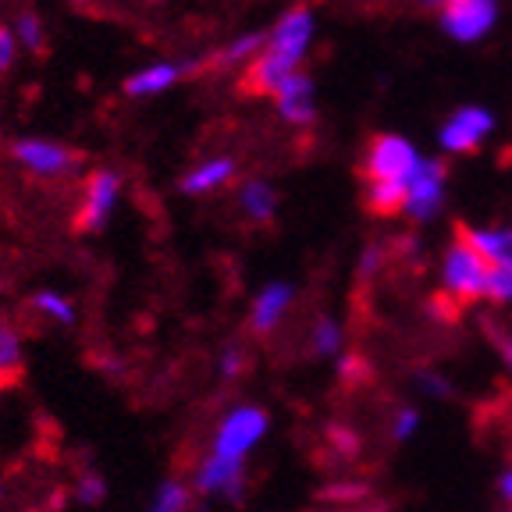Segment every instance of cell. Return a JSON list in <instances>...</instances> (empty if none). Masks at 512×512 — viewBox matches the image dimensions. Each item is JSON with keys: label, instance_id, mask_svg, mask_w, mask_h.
<instances>
[{"label": "cell", "instance_id": "44dd1931", "mask_svg": "<svg viewBox=\"0 0 512 512\" xmlns=\"http://www.w3.org/2000/svg\"><path fill=\"white\" fill-rule=\"evenodd\" d=\"M189 505H192V488L182 484L178 477H168L157 484L146 512H189Z\"/></svg>", "mask_w": 512, "mask_h": 512}, {"label": "cell", "instance_id": "1f68e13d", "mask_svg": "<svg viewBox=\"0 0 512 512\" xmlns=\"http://www.w3.org/2000/svg\"><path fill=\"white\" fill-rule=\"evenodd\" d=\"M502 360H505V367H509V374H512V335L505 338V345H502Z\"/></svg>", "mask_w": 512, "mask_h": 512}, {"label": "cell", "instance_id": "5bb4252c", "mask_svg": "<svg viewBox=\"0 0 512 512\" xmlns=\"http://www.w3.org/2000/svg\"><path fill=\"white\" fill-rule=\"evenodd\" d=\"M466 242L491 264V271H512V224H466Z\"/></svg>", "mask_w": 512, "mask_h": 512}, {"label": "cell", "instance_id": "5b68a950", "mask_svg": "<svg viewBox=\"0 0 512 512\" xmlns=\"http://www.w3.org/2000/svg\"><path fill=\"white\" fill-rule=\"evenodd\" d=\"M317 36V15L306 4H292L288 11H281L278 22L267 29V54H274L278 61H285L288 68L303 72V61L313 47Z\"/></svg>", "mask_w": 512, "mask_h": 512}, {"label": "cell", "instance_id": "4dcf8cb0", "mask_svg": "<svg viewBox=\"0 0 512 512\" xmlns=\"http://www.w3.org/2000/svg\"><path fill=\"white\" fill-rule=\"evenodd\" d=\"M498 498L512 509V466H505V470L498 473Z\"/></svg>", "mask_w": 512, "mask_h": 512}, {"label": "cell", "instance_id": "8992f818", "mask_svg": "<svg viewBox=\"0 0 512 512\" xmlns=\"http://www.w3.org/2000/svg\"><path fill=\"white\" fill-rule=\"evenodd\" d=\"M448 200V164L441 157H424L413 182L406 185V200H402V217L413 224H431L445 210Z\"/></svg>", "mask_w": 512, "mask_h": 512}, {"label": "cell", "instance_id": "7a4b0ae2", "mask_svg": "<svg viewBox=\"0 0 512 512\" xmlns=\"http://www.w3.org/2000/svg\"><path fill=\"white\" fill-rule=\"evenodd\" d=\"M488 281H491V264L463 235H456L438 260V288L448 299L477 303V299H488Z\"/></svg>", "mask_w": 512, "mask_h": 512}, {"label": "cell", "instance_id": "ac0fdd59", "mask_svg": "<svg viewBox=\"0 0 512 512\" xmlns=\"http://www.w3.org/2000/svg\"><path fill=\"white\" fill-rule=\"evenodd\" d=\"M310 352L317 360H342L345 356V324L331 313H320L310 324Z\"/></svg>", "mask_w": 512, "mask_h": 512}, {"label": "cell", "instance_id": "484cf974", "mask_svg": "<svg viewBox=\"0 0 512 512\" xmlns=\"http://www.w3.org/2000/svg\"><path fill=\"white\" fill-rule=\"evenodd\" d=\"M15 25H18V40L25 43V50H29V54H36V57L47 54V32H43L40 18L32 15V11H22Z\"/></svg>", "mask_w": 512, "mask_h": 512}, {"label": "cell", "instance_id": "83f0119b", "mask_svg": "<svg viewBox=\"0 0 512 512\" xmlns=\"http://www.w3.org/2000/svg\"><path fill=\"white\" fill-rule=\"evenodd\" d=\"M249 367V356H246V345L242 342H228L221 349V356H217V374L224 377V381H235V377H242V370Z\"/></svg>", "mask_w": 512, "mask_h": 512}, {"label": "cell", "instance_id": "ba28073f", "mask_svg": "<svg viewBox=\"0 0 512 512\" xmlns=\"http://www.w3.org/2000/svg\"><path fill=\"white\" fill-rule=\"evenodd\" d=\"M118 192H121V175L111 168H100L86 178V200L82 210L75 214V232L82 235H100L111 221L114 207H118Z\"/></svg>", "mask_w": 512, "mask_h": 512}, {"label": "cell", "instance_id": "f546056e", "mask_svg": "<svg viewBox=\"0 0 512 512\" xmlns=\"http://www.w3.org/2000/svg\"><path fill=\"white\" fill-rule=\"evenodd\" d=\"M11 61H15V36H11L8 25H0V75L8 72Z\"/></svg>", "mask_w": 512, "mask_h": 512}, {"label": "cell", "instance_id": "9a60e30c", "mask_svg": "<svg viewBox=\"0 0 512 512\" xmlns=\"http://www.w3.org/2000/svg\"><path fill=\"white\" fill-rule=\"evenodd\" d=\"M235 171H239L235 157H210V160H203V164H196V168L185 171V175L178 178V189H182L185 196H210V192L232 185Z\"/></svg>", "mask_w": 512, "mask_h": 512}, {"label": "cell", "instance_id": "836d02e7", "mask_svg": "<svg viewBox=\"0 0 512 512\" xmlns=\"http://www.w3.org/2000/svg\"><path fill=\"white\" fill-rule=\"evenodd\" d=\"M502 512H512V509H502Z\"/></svg>", "mask_w": 512, "mask_h": 512}, {"label": "cell", "instance_id": "d6986e66", "mask_svg": "<svg viewBox=\"0 0 512 512\" xmlns=\"http://www.w3.org/2000/svg\"><path fill=\"white\" fill-rule=\"evenodd\" d=\"M264 50H267V32H239L235 40H228L210 57V64H217V68H249Z\"/></svg>", "mask_w": 512, "mask_h": 512}, {"label": "cell", "instance_id": "9c48e42d", "mask_svg": "<svg viewBox=\"0 0 512 512\" xmlns=\"http://www.w3.org/2000/svg\"><path fill=\"white\" fill-rule=\"evenodd\" d=\"M246 463H235V459H221L214 452L203 456V463L196 466V477H192V491L203 498H224V502L239 505L246 498Z\"/></svg>", "mask_w": 512, "mask_h": 512}, {"label": "cell", "instance_id": "277c9868", "mask_svg": "<svg viewBox=\"0 0 512 512\" xmlns=\"http://www.w3.org/2000/svg\"><path fill=\"white\" fill-rule=\"evenodd\" d=\"M498 118L491 107L484 104H463L448 114L438 125V150L445 157H466V153H477L480 146L495 136Z\"/></svg>", "mask_w": 512, "mask_h": 512}, {"label": "cell", "instance_id": "4316f807", "mask_svg": "<svg viewBox=\"0 0 512 512\" xmlns=\"http://www.w3.org/2000/svg\"><path fill=\"white\" fill-rule=\"evenodd\" d=\"M75 498H79L86 509H96V505H104L107 498V480L100 477L96 470H86L79 473V480H75Z\"/></svg>", "mask_w": 512, "mask_h": 512}, {"label": "cell", "instance_id": "7c38bea8", "mask_svg": "<svg viewBox=\"0 0 512 512\" xmlns=\"http://www.w3.org/2000/svg\"><path fill=\"white\" fill-rule=\"evenodd\" d=\"M292 303H296V285H292V281H281V278L267 281L253 296V306H249V328H253L256 335L278 331L281 320L292 310Z\"/></svg>", "mask_w": 512, "mask_h": 512}, {"label": "cell", "instance_id": "3957f363", "mask_svg": "<svg viewBox=\"0 0 512 512\" xmlns=\"http://www.w3.org/2000/svg\"><path fill=\"white\" fill-rule=\"evenodd\" d=\"M420 164H424V153L416 150L413 139L399 136V132H381L363 150V178L367 182L409 185Z\"/></svg>", "mask_w": 512, "mask_h": 512}, {"label": "cell", "instance_id": "52a82bcc", "mask_svg": "<svg viewBox=\"0 0 512 512\" xmlns=\"http://www.w3.org/2000/svg\"><path fill=\"white\" fill-rule=\"evenodd\" d=\"M502 18V0H452L445 11H438V25L452 43H480L495 32Z\"/></svg>", "mask_w": 512, "mask_h": 512}, {"label": "cell", "instance_id": "8fae6325", "mask_svg": "<svg viewBox=\"0 0 512 512\" xmlns=\"http://www.w3.org/2000/svg\"><path fill=\"white\" fill-rule=\"evenodd\" d=\"M274 111H278V118L292 128H310L313 121H317V82H313V75L306 72V68L296 72L285 86L278 89V96H274Z\"/></svg>", "mask_w": 512, "mask_h": 512}, {"label": "cell", "instance_id": "6da1fadb", "mask_svg": "<svg viewBox=\"0 0 512 512\" xmlns=\"http://www.w3.org/2000/svg\"><path fill=\"white\" fill-rule=\"evenodd\" d=\"M267 431H271V416H267L264 406H256V402H235V406L224 409V416L217 420L214 434H210V452L221 459L246 463L256 448L264 445Z\"/></svg>", "mask_w": 512, "mask_h": 512}, {"label": "cell", "instance_id": "e575fe53", "mask_svg": "<svg viewBox=\"0 0 512 512\" xmlns=\"http://www.w3.org/2000/svg\"><path fill=\"white\" fill-rule=\"evenodd\" d=\"M0 495H4V491H0Z\"/></svg>", "mask_w": 512, "mask_h": 512}, {"label": "cell", "instance_id": "7402d4cb", "mask_svg": "<svg viewBox=\"0 0 512 512\" xmlns=\"http://www.w3.org/2000/svg\"><path fill=\"white\" fill-rule=\"evenodd\" d=\"M29 306L36 313H43V317L57 320V324H64V328H72L75 324V303L68 296H61V292H54V288H40V292H32L29 296Z\"/></svg>", "mask_w": 512, "mask_h": 512}, {"label": "cell", "instance_id": "30bf717a", "mask_svg": "<svg viewBox=\"0 0 512 512\" xmlns=\"http://www.w3.org/2000/svg\"><path fill=\"white\" fill-rule=\"evenodd\" d=\"M11 157H15L25 171L43 175V178L64 175V171H72L75 164H79V153L61 143H47V139H15V143H11Z\"/></svg>", "mask_w": 512, "mask_h": 512}, {"label": "cell", "instance_id": "e0dca14e", "mask_svg": "<svg viewBox=\"0 0 512 512\" xmlns=\"http://www.w3.org/2000/svg\"><path fill=\"white\" fill-rule=\"evenodd\" d=\"M239 210L249 224H271L278 217V189L267 178H249L239 189Z\"/></svg>", "mask_w": 512, "mask_h": 512}, {"label": "cell", "instance_id": "2e32d148", "mask_svg": "<svg viewBox=\"0 0 512 512\" xmlns=\"http://www.w3.org/2000/svg\"><path fill=\"white\" fill-rule=\"evenodd\" d=\"M296 75V68H288L285 61H278L274 54H260L253 64L246 68V75H242V93H253V96H278V89L285 86L288 79Z\"/></svg>", "mask_w": 512, "mask_h": 512}, {"label": "cell", "instance_id": "f1b7e54d", "mask_svg": "<svg viewBox=\"0 0 512 512\" xmlns=\"http://www.w3.org/2000/svg\"><path fill=\"white\" fill-rule=\"evenodd\" d=\"M381 264H384V253H381V246H367L360 253V264H356V274H360V281H370L377 271H381Z\"/></svg>", "mask_w": 512, "mask_h": 512}, {"label": "cell", "instance_id": "cb8c5ba5", "mask_svg": "<svg viewBox=\"0 0 512 512\" xmlns=\"http://www.w3.org/2000/svg\"><path fill=\"white\" fill-rule=\"evenodd\" d=\"M413 388H416V395H424L427 402H445V399H452V395H456V381H452V377H448L445 370H438V367L416 370Z\"/></svg>", "mask_w": 512, "mask_h": 512}, {"label": "cell", "instance_id": "d6a6232c", "mask_svg": "<svg viewBox=\"0 0 512 512\" xmlns=\"http://www.w3.org/2000/svg\"><path fill=\"white\" fill-rule=\"evenodd\" d=\"M420 4H424V8H434V11H445L452 0H420Z\"/></svg>", "mask_w": 512, "mask_h": 512}, {"label": "cell", "instance_id": "4fadbf2b", "mask_svg": "<svg viewBox=\"0 0 512 512\" xmlns=\"http://www.w3.org/2000/svg\"><path fill=\"white\" fill-rule=\"evenodd\" d=\"M200 68H203L200 61H157V64H146L143 72L128 75V79H125V93L136 96V100H143V96H160V93H168L171 86H178L185 75L200 72Z\"/></svg>", "mask_w": 512, "mask_h": 512}, {"label": "cell", "instance_id": "ffe728a7", "mask_svg": "<svg viewBox=\"0 0 512 512\" xmlns=\"http://www.w3.org/2000/svg\"><path fill=\"white\" fill-rule=\"evenodd\" d=\"M22 338L11 320L0 317V388H11V384L22 381Z\"/></svg>", "mask_w": 512, "mask_h": 512}, {"label": "cell", "instance_id": "d4e9b609", "mask_svg": "<svg viewBox=\"0 0 512 512\" xmlns=\"http://www.w3.org/2000/svg\"><path fill=\"white\" fill-rule=\"evenodd\" d=\"M363 196H367V207L374 210V214H402V200H406V185L367 182Z\"/></svg>", "mask_w": 512, "mask_h": 512}, {"label": "cell", "instance_id": "603a6c76", "mask_svg": "<svg viewBox=\"0 0 512 512\" xmlns=\"http://www.w3.org/2000/svg\"><path fill=\"white\" fill-rule=\"evenodd\" d=\"M420 431H424V413H420V406L399 402V406L392 409V416H388V438H392L395 445H409Z\"/></svg>", "mask_w": 512, "mask_h": 512}]
</instances>
